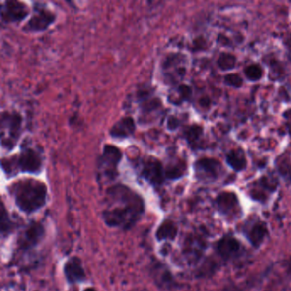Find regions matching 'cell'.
Wrapping results in <instances>:
<instances>
[{
  "label": "cell",
  "instance_id": "6da1fadb",
  "mask_svg": "<svg viewBox=\"0 0 291 291\" xmlns=\"http://www.w3.org/2000/svg\"><path fill=\"white\" fill-rule=\"evenodd\" d=\"M144 213L145 202L132 189L123 185L108 189L103 218L109 227L128 230L140 220Z\"/></svg>",
  "mask_w": 291,
  "mask_h": 291
},
{
  "label": "cell",
  "instance_id": "7a4b0ae2",
  "mask_svg": "<svg viewBox=\"0 0 291 291\" xmlns=\"http://www.w3.org/2000/svg\"><path fill=\"white\" fill-rule=\"evenodd\" d=\"M15 205L22 212L32 214L45 206L47 200V187L34 179H24L13 183L9 187Z\"/></svg>",
  "mask_w": 291,
  "mask_h": 291
},
{
  "label": "cell",
  "instance_id": "3957f363",
  "mask_svg": "<svg viewBox=\"0 0 291 291\" xmlns=\"http://www.w3.org/2000/svg\"><path fill=\"white\" fill-rule=\"evenodd\" d=\"M22 118L17 112L4 111L1 115V145L10 151L15 148L21 134Z\"/></svg>",
  "mask_w": 291,
  "mask_h": 291
},
{
  "label": "cell",
  "instance_id": "277c9868",
  "mask_svg": "<svg viewBox=\"0 0 291 291\" xmlns=\"http://www.w3.org/2000/svg\"><path fill=\"white\" fill-rule=\"evenodd\" d=\"M122 159L121 149L111 145L103 146V152L97 161L98 178L112 181L118 176V166Z\"/></svg>",
  "mask_w": 291,
  "mask_h": 291
},
{
  "label": "cell",
  "instance_id": "5b68a950",
  "mask_svg": "<svg viewBox=\"0 0 291 291\" xmlns=\"http://www.w3.org/2000/svg\"><path fill=\"white\" fill-rule=\"evenodd\" d=\"M14 159L16 169L21 173L38 174L42 170L44 163L42 151L26 144L22 146L19 156L15 155Z\"/></svg>",
  "mask_w": 291,
  "mask_h": 291
},
{
  "label": "cell",
  "instance_id": "8992f818",
  "mask_svg": "<svg viewBox=\"0 0 291 291\" xmlns=\"http://www.w3.org/2000/svg\"><path fill=\"white\" fill-rule=\"evenodd\" d=\"M185 58L182 54L167 55L161 63V73L164 80L169 85H176L186 74Z\"/></svg>",
  "mask_w": 291,
  "mask_h": 291
},
{
  "label": "cell",
  "instance_id": "52a82bcc",
  "mask_svg": "<svg viewBox=\"0 0 291 291\" xmlns=\"http://www.w3.org/2000/svg\"><path fill=\"white\" fill-rule=\"evenodd\" d=\"M195 175L203 182H215L221 177L224 168L221 162L212 157H202L195 161Z\"/></svg>",
  "mask_w": 291,
  "mask_h": 291
},
{
  "label": "cell",
  "instance_id": "ba28073f",
  "mask_svg": "<svg viewBox=\"0 0 291 291\" xmlns=\"http://www.w3.org/2000/svg\"><path fill=\"white\" fill-rule=\"evenodd\" d=\"M140 174L143 179L154 186L162 185L167 179L163 164L154 156H147L141 160Z\"/></svg>",
  "mask_w": 291,
  "mask_h": 291
},
{
  "label": "cell",
  "instance_id": "9c48e42d",
  "mask_svg": "<svg viewBox=\"0 0 291 291\" xmlns=\"http://www.w3.org/2000/svg\"><path fill=\"white\" fill-rule=\"evenodd\" d=\"M56 20V15L51 10L44 6H36L34 15H32L27 24L25 25L24 31L27 33H40L44 32Z\"/></svg>",
  "mask_w": 291,
  "mask_h": 291
},
{
  "label": "cell",
  "instance_id": "30bf717a",
  "mask_svg": "<svg viewBox=\"0 0 291 291\" xmlns=\"http://www.w3.org/2000/svg\"><path fill=\"white\" fill-rule=\"evenodd\" d=\"M1 21L4 23H15L23 21L29 15V9L25 3L19 1H5L1 5Z\"/></svg>",
  "mask_w": 291,
  "mask_h": 291
},
{
  "label": "cell",
  "instance_id": "8fae6325",
  "mask_svg": "<svg viewBox=\"0 0 291 291\" xmlns=\"http://www.w3.org/2000/svg\"><path fill=\"white\" fill-rule=\"evenodd\" d=\"M216 206L222 216L235 217L240 212L238 197L231 191L219 193L216 198Z\"/></svg>",
  "mask_w": 291,
  "mask_h": 291
},
{
  "label": "cell",
  "instance_id": "7c38bea8",
  "mask_svg": "<svg viewBox=\"0 0 291 291\" xmlns=\"http://www.w3.org/2000/svg\"><path fill=\"white\" fill-rule=\"evenodd\" d=\"M241 250V243L232 236H224L216 244V252L224 261L233 260L240 255Z\"/></svg>",
  "mask_w": 291,
  "mask_h": 291
},
{
  "label": "cell",
  "instance_id": "4fadbf2b",
  "mask_svg": "<svg viewBox=\"0 0 291 291\" xmlns=\"http://www.w3.org/2000/svg\"><path fill=\"white\" fill-rule=\"evenodd\" d=\"M45 235V228L40 222H32L24 233L22 234L20 240L21 249H29L34 248L40 243Z\"/></svg>",
  "mask_w": 291,
  "mask_h": 291
},
{
  "label": "cell",
  "instance_id": "5bb4252c",
  "mask_svg": "<svg viewBox=\"0 0 291 291\" xmlns=\"http://www.w3.org/2000/svg\"><path fill=\"white\" fill-rule=\"evenodd\" d=\"M136 130V124L133 117L127 116L120 119L109 130V135L116 140H126L130 138Z\"/></svg>",
  "mask_w": 291,
  "mask_h": 291
},
{
  "label": "cell",
  "instance_id": "9a60e30c",
  "mask_svg": "<svg viewBox=\"0 0 291 291\" xmlns=\"http://www.w3.org/2000/svg\"><path fill=\"white\" fill-rule=\"evenodd\" d=\"M65 278L70 284H77L84 281L85 279V273L80 259L78 257L70 258L65 263L64 267Z\"/></svg>",
  "mask_w": 291,
  "mask_h": 291
},
{
  "label": "cell",
  "instance_id": "2e32d148",
  "mask_svg": "<svg viewBox=\"0 0 291 291\" xmlns=\"http://www.w3.org/2000/svg\"><path fill=\"white\" fill-rule=\"evenodd\" d=\"M276 179L271 176H262L255 183V187L249 191L253 199L264 201L267 197V192H273L277 189Z\"/></svg>",
  "mask_w": 291,
  "mask_h": 291
},
{
  "label": "cell",
  "instance_id": "e0dca14e",
  "mask_svg": "<svg viewBox=\"0 0 291 291\" xmlns=\"http://www.w3.org/2000/svg\"><path fill=\"white\" fill-rule=\"evenodd\" d=\"M245 234L252 245L258 248L264 242L265 238L268 234L267 224L261 220L254 222L253 224L247 226Z\"/></svg>",
  "mask_w": 291,
  "mask_h": 291
},
{
  "label": "cell",
  "instance_id": "ac0fdd59",
  "mask_svg": "<svg viewBox=\"0 0 291 291\" xmlns=\"http://www.w3.org/2000/svg\"><path fill=\"white\" fill-rule=\"evenodd\" d=\"M205 250V241L198 235H194L187 238L185 242V254L191 261H197L203 255Z\"/></svg>",
  "mask_w": 291,
  "mask_h": 291
},
{
  "label": "cell",
  "instance_id": "d6986e66",
  "mask_svg": "<svg viewBox=\"0 0 291 291\" xmlns=\"http://www.w3.org/2000/svg\"><path fill=\"white\" fill-rule=\"evenodd\" d=\"M225 161L228 166L236 173L243 172L248 166L245 152L241 148L231 149L225 155Z\"/></svg>",
  "mask_w": 291,
  "mask_h": 291
},
{
  "label": "cell",
  "instance_id": "ffe728a7",
  "mask_svg": "<svg viewBox=\"0 0 291 291\" xmlns=\"http://www.w3.org/2000/svg\"><path fill=\"white\" fill-rule=\"evenodd\" d=\"M204 134V129L200 125L193 124L189 126L184 131V138L192 149H197L200 145L201 140Z\"/></svg>",
  "mask_w": 291,
  "mask_h": 291
},
{
  "label": "cell",
  "instance_id": "44dd1931",
  "mask_svg": "<svg viewBox=\"0 0 291 291\" xmlns=\"http://www.w3.org/2000/svg\"><path fill=\"white\" fill-rule=\"evenodd\" d=\"M178 228L171 220H165L156 230V238L159 241L173 240L176 237Z\"/></svg>",
  "mask_w": 291,
  "mask_h": 291
},
{
  "label": "cell",
  "instance_id": "7402d4cb",
  "mask_svg": "<svg viewBox=\"0 0 291 291\" xmlns=\"http://www.w3.org/2000/svg\"><path fill=\"white\" fill-rule=\"evenodd\" d=\"M186 163L182 160L169 163L165 167L166 179L169 180H177L181 179L186 172Z\"/></svg>",
  "mask_w": 291,
  "mask_h": 291
},
{
  "label": "cell",
  "instance_id": "603a6c76",
  "mask_svg": "<svg viewBox=\"0 0 291 291\" xmlns=\"http://www.w3.org/2000/svg\"><path fill=\"white\" fill-rule=\"evenodd\" d=\"M237 65V57L230 52H222L217 59V66L222 71H230Z\"/></svg>",
  "mask_w": 291,
  "mask_h": 291
},
{
  "label": "cell",
  "instance_id": "cb8c5ba5",
  "mask_svg": "<svg viewBox=\"0 0 291 291\" xmlns=\"http://www.w3.org/2000/svg\"><path fill=\"white\" fill-rule=\"evenodd\" d=\"M14 224L12 220L9 217V213L7 211L6 208L3 203H1L0 207V229L2 235H8L13 230Z\"/></svg>",
  "mask_w": 291,
  "mask_h": 291
},
{
  "label": "cell",
  "instance_id": "d4e9b609",
  "mask_svg": "<svg viewBox=\"0 0 291 291\" xmlns=\"http://www.w3.org/2000/svg\"><path fill=\"white\" fill-rule=\"evenodd\" d=\"M243 73L245 75L246 79L249 81L258 82L262 79L264 74V70L260 64H252L246 66L243 70Z\"/></svg>",
  "mask_w": 291,
  "mask_h": 291
},
{
  "label": "cell",
  "instance_id": "484cf974",
  "mask_svg": "<svg viewBox=\"0 0 291 291\" xmlns=\"http://www.w3.org/2000/svg\"><path fill=\"white\" fill-rule=\"evenodd\" d=\"M277 171L280 176L291 181V160L287 156H280L276 160Z\"/></svg>",
  "mask_w": 291,
  "mask_h": 291
},
{
  "label": "cell",
  "instance_id": "4316f807",
  "mask_svg": "<svg viewBox=\"0 0 291 291\" xmlns=\"http://www.w3.org/2000/svg\"><path fill=\"white\" fill-rule=\"evenodd\" d=\"M176 93L179 96V100H178L177 105H179L183 102H189L191 100L192 94H193V91L190 85L181 84L176 89Z\"/></svg>",
  "mask_w": 291,
  "mask_h": 291
},
{
  "label": "cell",
  "instance_id": "83f0119b",
  "mask_svg": "<svg viewBox=\"0 0 291 291\" xmlns=\"http://www.w3.org/2000/svg\"><path fill=\"white\" fill-rule=\"evenodd\" d=\"M224 83L229 87L239 89L243 85V77L238 73H227L224 75Z\"/></svg>",
  "mask_w": 291,
  "mask_h": 291
},
{
  "label": "cell",
  "instance_id": "f1b7e54d",
  "mask_svg": "<svg viewBox=\"0 0 291 291\" xmlns=\"http://www.w3.org/2000/svg\"><path fill=\"white\" fill-rule=\"evenodd\" d=\"M181 122L178 117L174 115H171L169 118L167 119V128L169 131H175L180 127Z\"/></svg>",
  "mask_w": 291,
  "mask_h": 291
},
{
  "label": "cell",
  "instance_id": "f546056e",
  "mask_svg": "<svg viewBox=\"0 0 291 291\" xmlns=\"http://www.w3.org/2000/svg\"><path fill=\"white\" fill-rule=\"evenodd\" d=\"M199 104L203 108H209L210 106V104H211V100H210V98L209 97H203L199 100Z\"/></svg>",
  "mask_w": 291,
  "mask_h": 291
},
{
  "label": "cell",
  "instance_id": "4dcf8cb0",
  "mask_svg": "<svg viewBox=\"0 0 291 291\" xmlns=\"http://www.w3.org/2000/svg\"><path fill=\"white\" fill-rule=\"evenodd\" d=\"M283 117L286 120V122H291V109H286L283 113Z\"/></svg>",
  "mask_w": 291,
  "mask_h": 291
},
{
  "label": "cell",
  "instance_id": "1f68e13d",
  "mask_svg": "<svg viewBox=\"0 0 291 291\" xmlns=\"http://www.w3.org/2000/svg\"><path fill=\"white\" fill-rule=\"evenodd\" d=\"M285 128L287 129V132H288L289 135L291 139V122H285Z\"/></svg>",
  "mask_w": 291,
  "mask_h": 291
},
{
  "label": "cell",
  "instance_id": "d6a6232c",
  "mask_svg": "<svg viewBox=\"0 0 291 291\" xmlns=\"http://www.w3.org/2000/svg\"><path fill=\"white\" fill-rule=\"evenodd\" d=\"M285 44H289V45H286V47H287L289 51H291V39L287 40V43H285Z\"/></svg>",
  "mask_w": 291,
  "mask_h": 291
},
{
  "label": "cell",
  "instance_id": "836d02e7",
  "mask_svg": "<svg viewBox=\"0 0 291 291\" xmlns=\"http://www.w3.org/2000/svg\"><path fill=\"white\" fill-rule=\"evenodd\" d=\"M84 291H97L93 288H86L84 290Z\"/></svg>",
  "mask_w": 291,
  "mask_h": 291
}]
</instances>
